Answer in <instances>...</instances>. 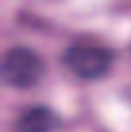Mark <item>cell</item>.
<instances>
[{
    "instance_id": "obj_3",
    "label": "cell",
    "mask_w": 131,
    "mask_h": 132,
    "mask_svg": "<svg viewBox=\"0 0 131 132\" xmlns=\"http://www.w3.org/2000/svg\"><path fill=\"white\" fill-rule=\"evenodd\" d=\"M62 128V117L48 105H31L13 122L16 132H56Z\"/></svg>"
},
{
    "instance_id": "obj_1",
    "label": "cell",
    "mask_w": 131,
    "mask_h": 132,
    "mask_svg": "<svg viewBox=\"0 0 131 132\" xmlns=\"http://www.w3.org/2000/svg\"><path fill=\"white\" fill-rule=\"evenodd\" d=\"M62 65L81 80H100L114 65L112 50L96 44H71L60 56Z\"/></svg>"
},
{
    "instance_id": "obj_2",
    "label": "cell",
    "mask_w": 131,
    "mask_h": 132,
    "mask_svg": "<svg viewBox=\"0 0 131 132\" xmlns=\"http://www.w3.org/2000/svg\"><path fill=\"white\" fill-rule=\"evenodd\" d=\"M44 61L33 48L12 46L2 57V80L6 86L27 90L39 84L44 75Z\"/></svg>"
}]
</instances>
